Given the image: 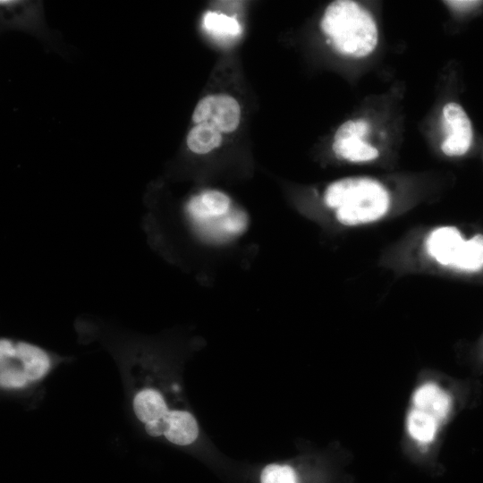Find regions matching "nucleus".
Here are the masks:
<instances>
[{"label": "nucleus", "mask_w": 483, "mask_h": 483, "mask_svg": "<svg viewBox=\"0 0 483 483\" xmlns=\"http://www.w3.org/2000/svg\"><path fill=\"white\" fill-rule=\"evenodd\" d=\"M132 406L136 417L144 424L161 419L169 411L163 395L153 388L138 392Z\"/></svg>", "instance_id": "nucleus-10"}, {"label": "nucleus", "mask_w": 483, "mask_h": 483, "mask_svg": "<svg viewBox=\"0 0 483 483\" xmlns=\"http://www.w3.org/2000/svg\"><path fill=\"white\" fill-rule=\"evenodd\" d=\"M451 406L449 394L435 383H425L413 394L412 407L432 415L440 423L448 416Z\"/></svg>", "instance_id": "nucleus-7"}, {"label": "nucleus", "mask_w": 483, "mask_h": 483, "mask_svg": "<svg viewBox=\"0 0 483 483\" xmlns=\"http://www.w3.org/2000/svg\"><path fill=\"white\" fill-rule=\"evenodd\" d=\"M369 132V123L363 119L355 121V135L361 139Z\"/></svg>", "instance_id": "nucleus-20"}, {"label": "nucleus", "mask_w": 483, "mask_h": 483, "mask_svg": "<svg viewBox=\"0 0 483 483\" xmlns=\"http://www.w3.org/2000/svg\"><path fill=\"white\" fill-rule=\"evenodd\" d=\"M323 33L342 55H351L366 48L371 54L377 45L378 33L375 20L358 3L336 0L330 3L320 21Z\"/></svg>", "instance_id": "nucleus-2"}, {"label": "nucleus", "mask_w": 483, "mask_h": 483, "mask_svg": "<svg viewBox=\"0 0 483 483\" xmlns=\"http://www.w3.org/2000/svg\"><path fill=\"white\" fill-rule=\"evenodd\" d=\"M146 432L151 436H159L164 435L165 423L164 419L145 424Z\"/></svg>", "instance_id": "nucleus-18"}, {"label": "nucleus", "mask_w": 483, "mask_h": 483, "mask_svg": "<svg viewBox=\"0 0 483 483\" xmlns=\"http://www.w3.org/2000/svg\"><path fill=\"white\" fill-rule=\"evenodd\" d=\"M443 118L451 127V132L448 136L454 137L469 150L473 141V128L463 107L455 102L445 104L443 107Z\"/></svg>", "instance_id": "nucleus-11"}, {"label": "nucleus", "mask_w": 483, "mask_h": 483, "mask_svg": "<svg viewBox=\"0 0 483 483\" xmlns=\"http://www.w3.org/2000/svg\"><path fill=\"white\" fill-rule=\"evenodd\" d=\"M203 26L207 31L216 35L237 36L242 31L234 17L215 12H208L204 15Z\"/></svg>", "instance_id": "nucleus-15"}, {"label": "nucleus", "mask_w": 483, "mask_h": 483, "mask_svg": "<svg viewBox=\"0 0 483 483\" xmlns=\"http://www.w3.org/2000/svg\"><path fill=\"white\" fill-rule=\"evenodd\" d=\"M424 252L441 268L478 272L483 268V234L466 239L453 225H438L425 236Z\"/></svg>", "instance_id": "nucleus-3"}, {"label": "nucleus", "mask_w": 483, "mask_h": 483, "mask_svg": "<svg viewBox=\"0 0 483 483\" xmlns=\"http://www.w3.org/2000/svg\"><path fill=\"white\" fill-rule=\"evenodd\" d=\"M0 356H13L21 362V370L28 382L42 378L50 368L47 354L40 348L27 343H16L7 339L0 341Z\"/></svg>", "instance_id": "nucleus-5"}, {"label": "nucleus", "mask_w": 483, "mask_h": 483, "mask_svg": "<svg viewBox=\"0 0 483 483\" xmlns=\"http://www.w3.org/2000/svg\"><path fill=\"white\" fill-rule=\"evenodd\" d=\"M192 122L197 124L208 123L220 132L234 131L241 122V106L232 96L213 94L201 98L192 114Z\"/></svg>", "instance_id": "nucleus-4"}, {"label": "nucleus", "mask_w": 483, "mask_h": 483, "mask_svg": "<svg viewBox=\"0 0 483 483\" xmlns=\"http://www.w3.org/2000/svg\"><path fill=\"white\" fill-rule=\"evenodd\" d=\"M222 141V132L208 123L195 124L187 135L189 148L197 154L208 153L217 148Z\"/></svg>", "instance_id": "nucleus-13"}, {"label": "nucleus", "mask_w": 483, "mask_h": 483, "mask_svg": "<svg viewBox=\"0 0 483 483\" xmlns=\"http://www.w3.org/2000/svg\"><path fill=\"white\" fill-rule=\"evenodd\" d=\"M440 424L432 415L414 407L407 416L408 433L420 445H428L435 439Z\"/></svg>", "instance_id": "nucleus-12"}, {"label": "nucleus", "mask_w": 483, "mask_h": 483, "mask_svg": "<svg viewBox=\"0 0 483 483\" xmlns=\"http://www.w3.org/2000/svg\"><path fill=\"white\" fill-rule=\"evenodd\" d=\"M261 483H298L293 469L289 465L269 464L261 471Z\"/></svg>", "instance_id": "nucleus-16"}, {"label": "nucleus", "mask_w": 483, "mask_h": 483, "mask_svg": "<svg viewBox=\"0 0 483 483\" xmlns=\"http://www.w3.org/2000/svg\"><path fill=\"white\" fill-rule=\"evenodd\" d=\"M449 6H452L453 8H472L474 6H477L480 4L482 2L480 1H445Z\"/></svg>", "instance_id": "nucleus-19"}, {"label": "nucleus", "mask_w": 483, "mask_h": 483, "mask_svg": "<svg viewBox=\"0 0 483 483\" xmlns=\"http://www.w3.org/2000/svg\"><path fill=\"white\" fill-rule=\"evenodd\" d=\"M163 419L165 423L164 436L171 443L188 445L198 437V423L189 411L169 410Z\"/></svg>", "instance_id": "nucleus-9"}, {"label": "nucleus", "mask_w": 483, "mask_h": 483, "mask_svg": "<svg viewBox=\"0 0 483 483\" xmlns=\"http://www.w3.org/2000/svg\"><path fill=\"white\" fill-rule=\"evenodd\" d=\"M355 135V121L348 120L342 123L335 131L334 140L349 139Z\"/></svg>", "instance_id": "nucleus-17"}, {"label": "nucleus", "mask_w": 483, "mask_h": 483, "mask_svg": "<svg viewBox=\"0 0 483 483\" xmlns=\"http://www.w3.org/2000/svg\"><path fill=\"white\" fill-rule=\"evenodd\" d=\"M332 148L337 157L350 162H369L379 155L376 148L356 135L346 140H334Z\"/></svg>", "instance_id": "nucleus-14"}, {"label": "nucleus", "mask_w": 483, "mask_h": 483, "mask_svg": "<svg viewBox=\"0 0 483 483\" xmlns=\"http://www.w3.org/2000/svg\"><path fill=\"white\" fill-rule=\"evenodd\" d=\"M339 223L347 226L370 225L383 219L391 206L386 187L369 177H346L330 183L323 195Z\"/></svg>", "instance_id": "nucleus-1"}, {"label": "nucleus", "mask_w": 483, "mask_h": 483, "mask_svg": "<svg viewBox=\"0 0 483 483\" xmlns=\"http://www.w3.org/2000/svg\"><path fill=\"white\" fill-rule=\"evenodd\" d=\"M231 208V199L224 192L215 190L202 191L192 197L187 210L193 222L217 217Z\"/></svg>", "instance_id": "nucleus-8"}, {"label": "nucleus", "mask_w": 483, "mask_h": 483, "mask_svg": "<svg viewBox=\"0 0 483 483\" xmlns=\"http://www.w3.org/2000/svg\"><path fill=\"white\" fill-rule=\"evenodd\" d=\"M247 216L239 209H232L223 216L194 222L200 234L212 241H226L242 233L247 226Z\"/></svg>", "instance_id": "nucleus-6"}]
</instances>
